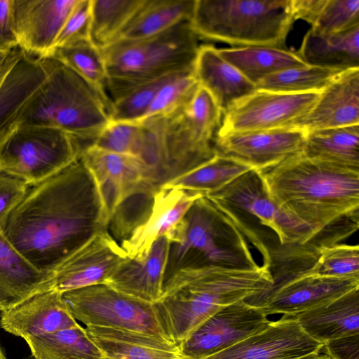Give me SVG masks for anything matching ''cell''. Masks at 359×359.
I'll list each match as a JSON object with an SVG mask.
<instances>
[{
  "label": "cell",
  "instance_id": "obj_1",
  "mask_svg": "<svg viewBox=\"0 0 359 359\" xmlns=\"http://www.w3.org/2000/svg\"><path fill=\"white\" fill-rule=\"evenodd\" d=\"M108 227L94 181L80 158L34 185L0 230L33 266L51 273L91 236Z\"/></svg>",
  "mask_w": 359,
  "mask_h": 359
},
{
  "label": "cell",
  "instance_id": "obj_2",
  "mask_svg": "<svg viewBox=\"0 0 359 359\" xmlns=\"http://www.w3.org/2000/svg\"><path fill=\"white\" fill-rule=\"evenodd\" d=\"M259 172L271 200L318 233L359 222L358 170L299 153Z\"/></svg>",
  "mask_w": 359,
  "mask_h": 359
},
{
  "label": "cell",
  "instance_id": "obj_3",
  "mask_svg": "<svg viewBox=\"0 0 359 359\" xmlns=\"http://www.w3.org/2000/svg\"><path fill=\"white\" fill-rule=\"evenodd\" d=\"M272 283L264 264L255 269L183 267L165 280L154 305L166 333L179 344L217 311L263 292Z\"/></svg>",
  "mask_w": 359,
  "mask_h": 359
},
{
  "label": "cell",
  "instance_id": "obj_4",
  "mask_svg": "<svg viewBox=\"0 0 359 359\" xmlns=\"http://www.w3.org/2000/svg\"><path fill=\"white\" fill-rule=\"evenodd\" d=\"M222 112L199 86L186 102L164 115L142 122L149 128L151 147L145 161L156 189L210 160Z\"/></svg>",
  "mask_w": 359,
  "mask_h": 359
},
{
  "label": "cell",
  "instance_id": "obj_5",
  "mask_svg": "<svg viewBox=\"0 0 359 359\" xmlns=\"http://www.w3.org/2000/svg\"><path fill=\"white\" fill-rule=\"evenodd\" d=\"M46 77L22 111L20 123L56 128L93 144L110 122L109 105L100 93L57 59L40 58Z\"/></svg>",
  "mask_w": 359,
  "mask_h": 359
},
{
  "label": "cell",
  "instance_id": "obj_6",
  "mask_svg": "<svg viewBox=\"0 0 359 359\" xmlns=\"http://www.w3.org/2000/svg\"><path fill=\"white\" fill-rule=\"evenodd\" d=\"M190 21L154 36L118 40L101 49L110 102L150 81L194 70L200 48Z\"/></svg>",
  "mask_w": 359,
  "mask_h": 359
},
{
  "label": "cell",
  "instance_id": "obj_7",
  "mask_svg": "<svg viewBox=\"0 0 359 359\" xmlns=\"http://www.w3.org/2000/svg\"><path fill=\"white\" fill-rule=\"evenodd\" d=\"M204 196L260 253L269 268L282 245L305 244L318 231L283 211L270 198L261 174L250 170Z\"/></svg>",
  "mask_w": 359,
  "mask_h": 359
},
{
  "label": "cell",
  "instance_id": "obj_8",
  "mask_svg": "<svg viewBox=\"0 0 359 359\" xmlns=\"http://www.w3.org/2000/svg\"><path fill=\"white\" fill-rule=\"evenodd\" d=\"M166 237L170 248L165 280L183 267L259 266L243 235L204 196L194 202Z\"/></svg>",
  "mask_w": 359,
  "mask_h": 359
},
{
  "label": "cell",
  "instance_id": "obj_9",
  "mask_svg": "<svg viewBox=\"0 0 359 359\" xmlns=\"http://www.w3.org/2000/svg\"><path fill=\"white\" fill-rule=\"evenodd\" d=\"M294 21L290 0H195L190 24L199 39L286 48Z\"/></svg>",
  "mask_w": 359,
  "mask_h": 359
},
{
  "label": "cell",
  "instance_id": "obj_10",
  "mask_svg": "<svg viewBox=\"0 0 359 359\" xmlns=\"http://www.w3.org/2000/svg\"><path fill=\"white\" fill-rule=\"evenodd\" d=\"M83 150L79 140L62 130L20 123L0 145V170L32 186L79 158Z\"/></svg>",
  "mask_w": 359,
  "mask_h": 359
},
{
  "label": "cell",
  "instance_id": "obj_11",
  "mask_svg": "<svg viewBox=\"0 0 359 359\" xmlns=\"http://www.w3.org/2000/svg\"><path fill=\"white\" fill-rule=\"evenodd\" d=\"M62 298L72 316L86 327L121 329L172 341L154 304L122 294L106 284L67 291L62 293Z\"/></svg>",
  "mask_w": 359,
  "mask_h": 359
},
{
  "label": "cell",
  "instance_id": "obj_12",
  "mask_svg": "<svg viewBox=\"0 0 359 359\" xmlns=\"http://www.w3.org/2000/svg\"><path fill=\"white\" fill-rule=\"evenodd\" d=\"M320 92L287 93L256 89L223 114L215 135L290 128L311 110Z\"/></svg>",
  "mask_w": 359,
  "mask_h": 359
},
{
  "label": "cell",
  "instance_id": "obj_13",
  "mask_svg": "<svg viewBox=\"0 0 359 359\" xmlns=\"http://www.w3.org/2000/svg\"><path fill=\"white\" fill-rule=\"evenodd\" d=\"M79 158L94 181L108 224L116 209L129 197L156 189L151 185L147 168L138 157L91 145L82 151Z\"/></svg>",
  "mask_w": 359,
  "mask_h": 359
},
{
  "label": "cell",
  "instance_id": "obj_14",
  "mask_svg": "<svg viewBox=\"0 0 359 359\" xmlns=\"http://www.w3.org/2000/svg\"><path fill=\"white\" fill-rule=\"evenodd\" d=\"M358 287L359 278L320 276L305 271L244 301L261 308L266 316H294L328 304Z\"/></svg>",
  "mask_w": 359,
  "mask_h": 359
},
{
  "label": "cell",
  "instance_id": "obj_15",
  "mask_svg": "<svg viewBox=\"0 0 359 359\" xmlns=\"http://www.w3.org/2000/svg\"><path fill=\"white\" fill-rule=\"evenodd\" d=\"M269 323L261 308L240 301L210 316L179 343V347L189 359H204L233 346Z\"/></svg>",
  "mask_w": 359,
  "mask_h": 359
},
{
  "label": "cell",
  "instance_id": "obj_16",
  "mask_svg": "<svg viewBox=\"0 0 359 359\" xmlns=\"http://www.w3.org/2000/svg\"><path fill=\"white\" fill-rule=\"evenodd\" d=\"M128 257L107 229L97 231L53 271L51 290L64 293L104 283Z\"/></svg>",
  "mask_w": 359,
  "mask_h": 359
},
{
  "label": "cell",
  "instance_id": "obj_17",
  "mask_svg": "<svg viewBox=\"0 0 359 359\" xmlns=\"http://www.w3.org/2000/svg\"><path fill=\"white\" fill-rule=\"evenodd\" d=\"M306 133L292 128L229 133L215 135V151L264 171L302 152Z\"/></svg>",
  "mask_w": 359,
  "mask_h": 359
},
{
  "label": "cell",
  "instance_id": "obj_18",
  "mask_svg": "<svg viewBox=\"0 0 359 359\" xmlns=\"http://www.w3.org/2000/svg\"><path fill=\"white\" fill-rule=\"evenodd\" d=\"M320 344L308 336L291 316H283L233 346L204 359H297L320 353Z\"/></svg>",
  "mask_w": 359,
  "mask_h": 359
},
{
  "label": "cell",
  "instance_id": "obj_19",
  "mask_svg": "<svg viewBox=\"0 0 359 359\" xmlns=\"http://www.w3.org/2000/svg\"><path fill=\"white\" fill-rule=\"evenodd\" d=\"M202 193L162 185L155 190L148 211L139 224L121 241L130 258L145 257L153 243L168 235Z\"/></svg>",
  "mask_w": 359,
  "mask_h": 359
},
{
  "label": "cell",
  "instance_id": "obj_20",
  "mask_svg": "<svg viewBox=\"0 0 359 359\" xmlns=\"http://www.w3.org/2000/svg\"><path fill=\"white\" fill-rule=\"evenodd\" d=\"M77 0H13L18 47L37 58L49 57Z\"/></svg>",
  "mask_w": 359,
  "mask_h": 359
},
{
  "label": "cell",
  "instance_id": "obj_21",
  "mask_svg": "<svg viewBox=\"0 0 359 359\" xmlns=\"http://www.w3.org/2000/svg\"><path fill=\"white\" fill-rule=\"evenodd\" d=\"M359 125V68L346 70L324 88L311 109L290 128L305 133Z\"/></svg>",
  "mask_w": 359,
  "mask_h": 359
},
{
  "label": "cell",
  "instance_id": "obj_22",
  "mask_svg": "<svg viewBox=\"0 0 359 359\" xmlns=\"http://www.w3.org/2000/svg\"><path fill=\"white\" fill-rule=\"evenodd\" d=\"M0 325L6 332L25 339L81 325L70 314L62 293L50 290L1 311Z\"/></svg>",
  "mask_w": 359,
  "mask_h": 359
},
{
  "label": "cell",
  "instance_id": "obj_23",
  "mask_svg": "<svg viewBox=\"0 0 359 359\" xmlns=\"http://www.w3.org/2000/svg\"><path fill=\"white\" fill-rule=\"evenodd\" d=\"M170 242L158 238L141 259H126L104 284L134 299L155 304L161 299L165 282Z\"/></svg>",
  "mask_w": 359,
  "mask_h": 359
},
{
  "label": "cell",
  "instance_id": "obj_24",
  "mask_svg": "<svg viewBox=\"0 0 359 359\" xmlns=\"http://www.w3.org/2000/svg\"><path fill=\"white\" fill-rule=\"evenodd\" d=\"M85 331L105 359H189L177 343L154 335L95 326Z\"/></svg>",
  "mask_w": 359,
  "mask_h": 359
},
{
  "label": "cell",
  "instance_id": "obj_25",
  "mask_svg": "<svg viewBox=\"0 0 359 359\" xmlns=\"http://www.w3.org/2000/svg\"><path fill=\"white\" fill-rule=\"evenodd\" d=\"M194 74L199 86L210 95L222 114L256 90L255 85L223 59L217 48L211 45L200 46Z\"/></svg>",
  "mask_w": 359,
  "mask_h": 359
},
{
  "label": "cell",
  "instance_id": "obj_26",
  "mask_svg": "<svg viewBox=\"0 0 359 359\" xmlns=\"http://www.w3.org/2000/svg\"><path fill=\"white\" fill-rule=\"evenodd\" d=\"M53 273L39 270L0 230V307L8 310L31 297L52 289Z\"/></svg>",
  "mask_w": 359,
  "mask_h": 359
},
{
  "label": "cell",
  "instance_id": "obj_27",
  "mask_svg": "<svg viewBox=\"0 0 359 359\" xmlns=\"http://www.w3.org/2000/svg\"><path fill=\"white\" fill-rule=\"evenodd\" d=\"M302 330L324 344L359 334V287L322 306L291 316Z\"/></svg>",
  "mask_w": 359,
  "mask_h": 359
},
{
  "label": "cell",
  "instance_id": "obj_28",
  "mask_svg": "<svg viewBox=\"0 0 359 359\" xmlns=\"http://www.w3.org/2000/svg\"><path fill=\"white\" fill-rule=\"evenodd\" d=\"M359 25L334 34L309 29L297 54L308 66L346 71L359 68Z\"/></svg>",
  "mask_w": 359,
  "mask_h": 359
},
{
  "label": "cell",
  "instance_id": "obj_29",
  "mask_svg": "<svg viewBox=\"0 0 359 359\" xmlns=\"http://www.w3.org/2000/svg\"><path fill=\"white\" fill-rule=\"evenodd\" d=\"M217 52L255 85L269 75L306 65L296 52L289 50L287 48L269 46H236L217 48Z\"/></svg>",
  "mask_w": 359,
  "mask_h": 359
},
{
  "label": "cell",
  "instance_id": "obj_30",
  "mask_svg": "<svg viewBox=\"0 0 359 359\" xmlns=\"http://www.w3.org/2000/svg\"><path fill=\"white\" fill-rule=\"evenodd\" d=\"M301 153L359 171V125L306 133Z\"/></svg>",
  "mask_w": 359,
  "mask_h": 359
},
{
  "label": "cell",
  "instance_id": "obj_31",
  "mask_svg": "<svg viewBox=\"0 0 359 359\" xmlns=\"http://www.w3.org/2000/svg\"><path fill=\"white\" fill-rule=\"evenodd\" d=\"M194 5L195 0H145L116 41L154 36L190 21Z\"/></svg>",
  "mask_w": 359,
  "mask_h": 359
},
{
  "label": "cell",
  "instance_id": "obj_32",
  "mask_svg": "<svg viewBox=\"0 0 359 359\" xmlns=\"http://www.w3.org/2000/svg\"><path fill=\"white\" fill-rule=\"evenodd\" d=\"M294 20L311 25L312 31L334 34L359 25V0H291Z\"/></svg>",
  "mask_w": 359,
  "mask_h": 359
},
{
  "label": "cell",
  "instance_id": "obj_33",
  "mask_svg": "<svg viewBox=\"0 0 359 359\" xmlns=\"http://www.w3.org/2000/svg\"><path fill=\"white\" fill-rule=\"evenodd\" d=\"M25 340L34 359H105L81 325Z\"/></svg>",
  "mask_w": 359,
  "mask_h": 359
},
{
  "label": "cell",
  "instance_id": "obj_34",
  "mask_svg": "<svg viewBox=\"0 0 359 359\" xmlns=\"http://www.w3.org/2000/svg\"><path fill=\"white\" fill-rule=\"evenodd\" d=\"M144 1L91 0V42L100 50L115 42Z\"/></svg>",
  "mask_w": 359,
  "mask_h": 359
},
{
  "label": "cell",
  "instance_id": "obj_35",
  "mask_svg": "<svg viewBox=\"0 0 359 359\" xmlns=\"http://www.w3.org/2000/svg\"><path fill=\"white\" fill-rule=\"evenodd\" d=\"M252 170L251 167L241 162L216 152L208 161L163 185L198 191L205 195L222 189Z\"/></svg>",
  "mask_w": 359,
  "mask_h": 359
},
{
  "label": "cell",
  "instance_id": "obj_36",
  "mask_svg": "<svg viewBox=\"0 0 359 359\" xmlns=\"http://www.w3.org/2000/svg\"><path fill=\"white\" fill-rule=\"evenodd\" d=\"M50 56L66 65L94 87L110 107L104 58L101 50L90 41L55 48Z\"/></svg>",
  "mask_w": 359,
  "mask_h": 359
},
{
  "label": "cell",
  "instance_id": "obj_37",
  "mask_svg": "<svg viewBox=\"0 0 359 359\" xmlns=\"http://www.w3.org/2000/svg\"><path fill=\"white\" fill-rule=\"evenodd\" d=\"M343 72L305 65L269 75L255 86L257 90L287 93L320 92Z\"/></svg>",
  "mask_w": 359,
  "mask_h": 359
},
{
  "label": "cell",
  "instance_id": "obj_38",
  "mask_svg": "<svg viewBox=\"0 0 359 359\" xmlns=\"http://www.w3.org/2000/svg\"><path fill=\"white\" fill-rule=\"evenodd\" d=\"M147 140V128L142 122L110 121L93 145L102 149L142 156Z\"/></svg>",
  "mask_w": 359,
  "mask_h": 359
},
{
  "label": "cell",
  "instance_id": "obj_39",
  "mask_svg": "<svg viewBox=\"0 0 359 359\" xmlns=\"http://www.w3.org/2000/svg\"><path fill=\"white\" fill-rule=\"evenodd\" d=\"M307 273L320 276L359 278L358 245L334 244L318 248Z\"/></svg>",
  "mask_w": 359,
  "mask_h": 359
},
{
  "label": "cell",
  "instance_id": "obj_40",
  "mask_svg": "<svg viewBox=\"0 0 359 359\" xmlns=\"http://www.w3.org/2000/svg\"><path fill=\"white\" fill-rule=\"evenodd\" d=\"M198 87L194 70L172 75L160 87L142 121L175 109L188 101Z\"/></svg>",
  "mask_w": 359,
  "mask_h": 359
},
{
  "label": "cell",
  "instance_id": "obj_41",
  "mask_svg": "<svg viewBox=\"0 0 359 359\" xmlns=\"http://www.w3.org/2000/svg\"><path fill=\"white\" fill-rule=\"evenodd\" d=\"M172 75L144 83L111 102L110 121L141 122L160 87Z\"/></svg>",
  "mask_w": 359,
  "mask_h": 359
},
{
  "label": "cell",
  "instance_id": "obj_42",
  "mask_svg": "<svg viewBox=\"0 0 359 359\" xmlns=\"http://www.w3.org/2000/svg\"><path fill=\"white\" fill-rule=\"evenodd\" d=\"M90 25L91 0H77L55 40L53 50L90 41Z\"/></svg>",
  "mask_w": 359,
  "mask_h": 359
},
{
  "label": "cell",
  "instance_id": "obj_43",
  "mask_svg": "<svg viewBox=\"0 0 359 359\" xmlns=\"http://www.w3.org/2000/svg\"><path fill=\"white\" fill-rule=\"evenodd\" d=\"M28 188L24 181L0 170V222L23 198Z\"/></svg>",
  "mask_w": 359,
  "mask_h": 359
},
{
  "label": "cell",
  "instance_id": "obj_44",
  "mask_svg": "<svg viewBox=\"0 0 359 359\" xmlns=\"http://www.w3.org/2000/svg\"><path fill=\"white\" fill-rule=\"evenodd\" d=\"M18 47L13 0H0V53H9Z\"/></svg>",
  "mask_w": 359,
  "mask_h": 359
},
{
  "label": "cell",
  "instance_id": "obj_45",
  "mask_svg": "<svg viewBox=\"0 0 359 359\" xmlns=\"http://www.w3.org/2000/svg\"><path fill=\"white\" fill-rule=\"evenodd\" d=\"M321 350L332 359H359V334L327 341Z\"/></svg>",
  "mask_w": 359,
  "mask_h": 359
},
{
  "label": "cell",
  "instance_id": "obj_46",
  "mask_svg": "<svg viewBox=\"0 0 359 359\" xmlns=\"http://www.w3.org/2000/svg\"><path fill=\"white\" fill-rule=\"evenodd\" d=\"M23 53L19 47L9 53H0V74L19 60Z\"/></svg>",
  "mask_w": 359,
  "mask_h": 359
},
{
  "label": "cell",
  "instance_id": "obj_47",
  "mask_svg": "<svg viewBox=\"0 0 359 359\" xmlns=\"http://www.w3.org/2000/svg\"><path fill=\"white\" fill-rule=\"evenodd\" d=\"M297 359H332L326 354H320V353H312Z\"/></svg>",
  "mask_w": 359,
  "mask_h": 359
},
{
  "label": "cell",
  "instance_id": "obj_48",
  "mask_svg": "<svg viewBox=\"0 0 359 359\" xmlns=\"http://www.w3.org/2000/svg\"><path fill=\"white\" fill-rule=\"evenodd\" d=\"M0 359H6L1 346H0Z\"/></svg>",
  "mask_w": 359,
  "mask_h": 359
},
{
  "label": "cell",
  "instance_id": "obj_49",
  "mask_svg": "<svg viewBox=\"0 0 359 359\" xmlns=\"http://www.w3.org/2000/svg\"><path fill=\"white\" fill-rule=\"evenodd\" d=\"M0 311L1 312V307H0Z\"/></svg>",
  "mask_w": 359,
  "mask_h": 359
}]
</instances>
